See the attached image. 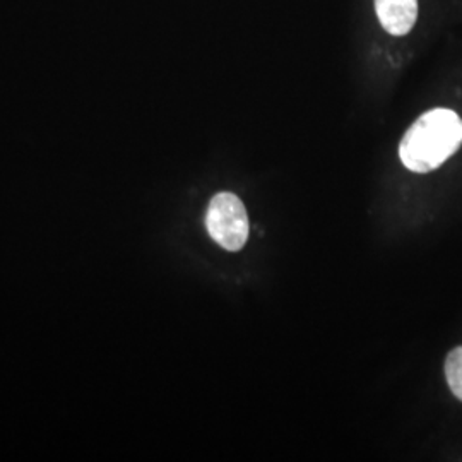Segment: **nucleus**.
<instances>
[{
  "label": "nucleus",
  "mask_w": 462,
  "mask_h": 462,
  "mask_svg": "<svg viewBox=\"0 0 462 462\" xmlns=\"http://www.w3.org/2000/svg\"><path fill=\"white\" fill-rule=\"evenodd\" d=\"M461 144V116L447 108H435L420 116L404 134L399 158L414 173H429L444 165Z\"/></svg>",
  "instance_id": "nucleus-1"
},
{
  "label": "nucleus",
  "mask_w": 462,
  "mask_h": 462,
  "mask_svg": "<svg viewBox=\"0 0 462 462\" xmlns=\"http://www.w3.org/2000/svg\"><path fill=\"white\" fill-rule=\"evenodd\" d=\"M206 228L209 236L225 250H242L247 244L250 231L244 202L230 192L216 194L208 206Z\"/></svg>",
  "instance_id": "nucleus-2"
},
{
  "label": "nucleus",
  "mask_w": 462,
  "mask_h": 462,
  "mask_svg": "<svg viewBox=\"0 0 462 462\" xmlns=\"http://www.w3.org/2000/svg\"><path fill=\"white\" fill-rule=\"evenodd\" d=\"M382 28L394 36L410 33L418 19V0H375Z\"/></svg>",
  "instance_id": "nucleus-3"
},
{
  "label": "nucleus",
  "mask_w": 462,
  "mask_h": 462,
  "mask_svg": "<svg viewBox=\"0 0 462 462\" xmlns=\"http://www.w3.org/2000/svg\"><path fill=\"white\" fill-rule=\"evenodd\" d=\"M446 379L452 394L462 401V346L448 353L446 360Z\"/></svg>",
  "instance_id": "nucleus-4"
}]
</instances>
